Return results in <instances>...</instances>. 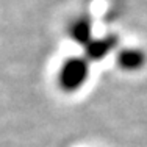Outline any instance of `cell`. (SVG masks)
<instances>
[{
  "label": "cell",
  "instance_id": "6da1fadb",
  "mask_svg": "<svg viewBox=\"0 0 147 147\" xmlns=\"http://www.w3.org/2000/svg\"><path fill=\"white\" fill-rule=\"evenodd\" d=\"M89 78V59L86 57H69L61 63L57 74L58 88L64 92H77Z\"/></svg>",
  "mask_w": 147,
  "mask_h": 147
},
{
  "label": "cell",
  "instance_id": "7a4b0ae2",
  "mask_svg": "<svg viewBox=\"0 0 147 147\" xmlns=\"http://www.w3.org/2000/svg\"><path fill=\"white\" fill-rule=\"evenodd\" d=\"M117 66L124 72H138L147 63V55L139 47H125L117 53Z\"/></svg>",
  "mask_w": 147,
  "mask_h": 147
},
{
  "label": "cell",
  "instance_id": "3957f363",
  "mask_svg": "<svg viewBox=\"0 0 147 147\" xmlns=\"http://www.w3.org/2000/svg\"><path fill=\"white\" fill-rule=\"evenodd\" d=\"M69 36L80 45H88L92 41V24L88 17H77L69 25Z\"/></svg>",
  "mask_w": 147,
  "mask_h": 147
},
{
  "label": "cell",
  "instance_id": "277c9868",
  "mask_svg": "<svg viewBox=\"0 0 147 147\" xmlns=\"http://www.w3.org/2000/svg\"><path fill=\"white\" fill-rule=\"evenodd\" d=\"M111 49V42L108 39H97V41H91V42L86 45V55L85 57L89 59H99L105 57L108 53V50Z\"/></svg>",
  "mask_w": 147,
  "mask_h": 147
}]
</instances>
